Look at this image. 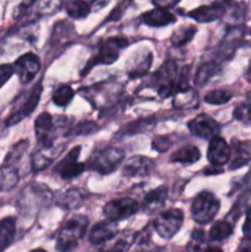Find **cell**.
<instances>
[{
  "label": "cell",
  "mask_w": 251,
  "mask_h": 252,
  "mask_svg": "<svg viewBox=\"0 0 251 252\" xmlns=\"http://www.w3.org/2000/svg\"><path fill=\"white\" fill-rule=\"evenodd\" d=\"M53 198L51 189L43 184H32L21 192L17 208L24 217H34Z\"/></svg>",
  "instance_id": "1"
},
{
  "label": "cell",
  "mask_w": 251,
  "mask_h": 252,
  "mask_svg": "<svg viewBox=\"0 0 251 252\" xmlns=\"http://www.w3.org/2000/svg\"><path fill=\"white\" fill-rule=\"evenodd\" d=\"M88 226L89 219L84 216H76L69 219L57 234L56 250L58 252L75 250L81 239L85 236Z\"/></svg>",
  "instance_id": "2"
},
{
  "label": "cell",
  "mask_w": 251,
  "mask_h": 252,
  "mask_svg": "<svg viewBox=\"0 0 251 252\" xmlns=\"http://www.w3.org/2000/svg\"><path fill=\"white\" fill-rule=\"evenodd\" d=\"M123 160H125V152L122 149L106 147L95 150L91 154L86 167L100 175H110L118 169Z\"/></svg>",
  "instance_id": "3"
},
{
  "label": "cell",
  "mask_w": 251,
  "mask_h": 252,
  "mask_svg": "<svg viewBox=\"0 0 251 252\" xmlns=\"http://www.w3.org/2000/svg\"><path fill=\"white\" fill-rule=\"evenodd\" d=\"M220 208V202L212 192L203 191L196 196L191 206L192 218L198 224H207L214 219Z\"/></svg>",
  "instance_id": "4"
},
{
  "label": "cell",
  "mask_w": 251,
  "mask_h": 252,
  "mask_svg": "<svg viewBox=\"0 0 251 252\" xmlns=\"http://www.w3.org/2000/svg\"><path fill=\"white\" fill-rule=\"evenodd\" d=\"M184 223V213L180 209L171 208L161 212L153 221L154 230L162 239H171L179 233Z\"/></svg>",
  "instance_id": "5"
},
{
  "label": "cell",
  "mask_w": 251,
  "mask_h": 252,
  "mask_svg": "<svg viewBox=\"0 0 251 252\" xmlns=\"http://www.w3.org/2000/svg\"><path fill=\"white\" fill-rule=\"evenodd\" d=\"M128 46V41L123 37H111V38L106 39L102 43V46L98 48L97 54L93 57L89 64L86 65L85 71L88 73L95 64H112L120 57L121 51L125 47Z\"/></svg>",
  "instance_id": "6"
},
{
  "label": "cell",
  "mask_w": 251,
  "mask_h": 252,
  "mask_svg": "<svg viewBox=\"0 0 251 252\" xmlns=\"http://www.w3.org/2000/svg\"><path fill=\"white\" fill-rule=\"evenodd\" d=\"M231 4H233L231 0H217L209 5H202V6L192 10L187 14V16L193 19L194 21L201 22V24H208V22L221 19L230 9Z\"/></svg>",
  "instance_id": "7"
},
{
  "label": "cell",
  "mask_w": 251,
  "mask_h": 252,
  "mask_svg": "<svg viewBox=\"0 0 251 252\" xmlns=\"http://www.w3.org/2000/svg\"><path fill=\"white\" fill-rule=\"evenodd\" d=\"M138 211H139V203L129 197L112 199L103 208L106 218L112 221L125 220V219L130 218Z\"/></svg>",
  "instance_id": "8"
},
{
  "label": "cell",
  "mask_w": 251,
  "mask_h": 252,
  "mask_svg": "<svg viewBox=\"0 0 251 252\" xmlns=\"http://www.w3.org/2000/svg\"><path fill=\"white\" fill-rule=\"evenodd\" d=\"M80 152V147L73 148V149L68 153V155L57 164V166L54 167V172H56L59 177H62V179L64 180L74 179V177L83 174L86 169V165L78 161Z\"/></svg>",
  "instance_id": "9"
},
{
  "label": "cell",
  "mask_w": 251,
  "mask_h": 252,
  "mask_svg": "<svg viewBox=\"0 0 251 252\" xmlns=\"http://www.w3.org/2000/svg\"><path fill=\"white\" fill-rule=\"evenodd\" d=\"M188 129L196 137L201 139L212 140L218 137L220 132V126L214 118L208 115H198L188 122Z\"/></svg>",
  "instance_id": "10"
},
{
  "label": "cell",
  "mask_w": 251,
  "mask_h": 252,
  "mask_svg": "<svg viewBox=\"0 0 251 252\" xmlns=\"http://www.w3.org/2000/svg\"><path fill=\"white\" fill-rule=\"evenodd\" d=\"M41 69V61L33 53H26L20 57L14 64V71L22 84H29L34 79Z\"/></svg>",
  "instance_id": "11"
},
{
  "label": "cell",
  "mask_w": 251,
  "mask_h": 252,
  "mask_svg": "<svg viewBox=\"0 0 251 252\" xmlns=\"http://www.w3.org/2000/svg\"><path fill=\"white\" fill-rule=\"evenodd\" d=\"M42 94V84L38 83L31 91H30L29 96L25 100V102L20 106V108H17L16 111L11 113L9 116L6 121L7 127H11V126L17 125V123L21 122L22 120H25L26 117H29L32 112L34 111V108L37 107L39 102V98H41Z\"/></svg>",
  "instance_id": "12"
},
{
  "label": "cell",
  "mask_w": 251,
  "mask_h": 252,
  "mask_svg": "<svg viewBox=\"0 0 251 252\" xmlns=\"http://www.w3.org/2000/svg\"><path fill=\"white\" fill-rule=\"evenodd\" d=\"M208 161L213 167H220L228 164L231 158V149L228 143L220 137H216L209 142Z\"/></svg>",
  "instance_id": "13"
},
{
  "label": "cell",
  "mask_w": 251,
  "mask_h": 252,
  "mask_svg": "<svg viewBox=\"0 0 251 252\" xmlns=\"http://www.w3.org/2000/svg\"><path fill=\"white\" fill-rule=\"evenodd\" d=\"M155 162L150 158L135 155L129 158L123 165V175L127 177H144L154 170Z\"/></svg>",
  "instance_id": "14"
},
{
  "label": "cell",
  "mask_w": 251,
  "mask_h": 252,
  "mask_svg": "<svg viewBox=\"0 0 251 252\" xmlns=\"http://www.w3.org/2000/svg\"><path fill=\"white\" fill-rule=\"evenodd\" d=\"M153 63V54L149 51H140L130 58L127 65V74L129 78H142L148 73Z\"/></svg>",
  "instance_id": "15"
},
{
  "label": "cell",
  "mask_w": 251,
  "mask_h": 252,
  "mask_svg": "<svg viewBox=\"0 0 251 252\" xmlns=\"http://www.w3.org/2000/svg\"><path fill=\"white\" fill-rule=\"evenodd\" d=\"M117 224L116 221L112 220H106L97 223L94 225V228L90 230L89 234V241L94 245H101L107 241L112 240L117 236Z\"/></svg>",
  "instance_id": "16"
},
{
  "label": "cell",
  "mask_w": 251,
  "mask_h": 252,
  "mask_svg": "<svg viewBox=\"0 0 251 252\" xmlns=\"http://www.w3.org/2000/svg\"><path fill=\"white\" fill-rule=\"evenodd\" d=\"M86 193L80 189H69L57 194L56 204L65 211H73L84 203Z\"/></svg>",
  "instance_id": "17"
},
{
  "label": "cell",
  "mask_w": 251,
  "mask_h": 252,
  "mask_svg": "<svg viewBox=\"0 0 251 252\" xmlns=\"http://www.w3.org/2000/svg\"><path fill=\"white\" fill-rule=\"evenodd\" d=\"M142 20L148 26L162 27L174 24L176 21V16L172 12H170L169 10L155 7V9L150 10V11L144 12L142 15Z\"/></svg>",
  "instance_id": "18"
},
{
  "label": "cell",
  "mask_w": 251,
  "mask_h": 252,
  "mask_svg": "<svg viewBox=\"0 0 251 252\" xmlns=\"http://www.w3.org/2000/svg\"><path fill=\"white\" fill-rule=\"evenodd\" d=\"M57 154H58V150H54V148H51V149L38 148V149H36L31 155L32 170L33 171H41V170L46 169L53 161Z\"/></svg>",
  "instance_id": "19"
},
{
  "label": "cell",
  "mask_w": 251,
  "mask_h": 252,
  "mask_svg": "<svg viewBox=\"0 0 251 252\" xmlns=\"http://www.w3.org/2000/svg\"><path fill=\"white\" fill-rule=\"evenodd\" d=\"M20 175L16 166L2 164L0 166V191H10L19 184Z\"/></svg>",
  "instance_id": "20"
},
{
  "label": "cell",
  "mask_w": 251,
  "mask_h": 252,
  "mask_svg": "<svg viewBox=\"0 0 251 252\" xmlns=\"http://www.w3.org/2000/svg\"><path fill=\"white\" fill-rule=\"evenodd\" d=\"M201 159V152L197 147L193 145H187L177 149L174 154L171 155L172 162H179L184 165H191L197 162Z\"/></svg>",
  "instance_id": "21"
},
{
  "label": "cell",
  "mask_w": 251,
  "mask_h": 252,
  "mask_svg": "<svg viewBox=\"0 0 251 252\" xmlns=\"http://www.w3.org/2000/svg\"><path fill=\"white\" fill-rule=\"evenodd\" d=\"M198 105V94L192 88L179 91L174 95V106L176 108H196Z\"/></svg>",
  "instance_id": "22"
},
{
  "label": "cell",
  "mask_w": 251,
  "mask_h": 252,
  "mask_svg": "<svg viewBox=\"0 0 251 252\" xmlns=\"http://www.w3.org/2000/svg\"><path fill=\"white\" fill-rule=\"evenodd\" d=\"M157 121L154 118H148V120H139L130 122L126 125L122 129L120 130L118 135L120 137H126V135H133L138 134V133H147L154 128Z\"/></svg>",
  "instance_id": "23"
},
{
  "label": "cell",
  "mask_w": 251,
  "mask_h": 252,
  "mask_svg": "<svg viewBox=\"0 0 251 252\" xmlns=\"http://www.w3.org/2000/svg\"><path fill=\"white\" fill-rule=\"evenodd\" d=\"M167 198V189L165 186H159L157 189H152L144 196V207L148 211H154L160 208Z\"/></svg>",
  "instance_id": "24"
},
{
  "label": "cell",
  "mask_w": 251,
  "mask_h": 252,
  "mask_svg": "<svg viewBox=\"0 0 251 252\" xmlns=\"http://www.w3.org/2000/svg\"><path fill=\"white\" fill-rule=\"evenodd\" d=\"M65 11L69 17L76 20L85 19L91 12V6L84 0H66Z\"/></svg>",
  "instance_id": "25"
},
{
  "label": "cell",
  "mask_w": 251,
  "mask_h": 252,
  "mask_svg": "<svg viewBox=\"0 0 251 252\" xmlns=\"http://www.w3.org/2000/svg\"><path fill=\"white\" fill-rule=\"evenodd\" d=\"M16 231V221L14 218H5L0 220V252L7 248L14 240Z\"/></svg>",
  "instance_id": "26"
},
{
  "label": "cell",
  "mask_w": 251,
  "mask_h": 252,
  "mask_svg": "<svg viewBox=\"0 0 251 252\" xmlns=\"http://www.w3.org/2000/svg\"><path fill=\"white\" fill-rule=\"evenodd\" d=\"M219 70V65L216 61L206 62L202 64L197 70L196 75H194V85L196 86H203L213 78Z\"/></svg>",
  "instance_id": "27"
},
{
  "label": "cell",
  "mask_w": 251,
  "mask_h": 252,
  "mask_svg": "<svg viewBox=\"0 0 251 252\" xmlns=\"http://www.w3.org/2000/svg\"><path fill=\"white\" fill-rule=\"evenodd\" d=\"M251 160V142L236 143L234 147V159L231 161V169L244 166Z\"/></svg>",
  "instance_id": "28"
},
{
  "label": "cell",
  "mask_w": 251,
  "mask_h": 252,
  "mask_svg": "<svg viewBox=\"0 0 251 252\" xmlns=\"http://www.w3.org/2000/svg\"><path fill=\"white\" fill-rule=\"evenodd\" d=\"M135 240V234L132 231L127 230L123 231L121 235L117 236L115 241L107 248L102 249V252H126L129 250L132 244Z\"/></svg>",
  "instance_id": "29"
},
{
  "label": "cell",
  "mask_w": 251,
  "mask_h": 252,
  "mask_svg": "<svg viewBox=\"0 0 251 252\" xmlns=\"http://www.w3.org/2000/svg\"><path fill=\"white\" fill-rule=\"evenodd\" d=\"M197 32V27L188 25V26H181L172 33L171 43L175 47L186 46L188 42L192 41Z\"/></svg>",
  "instance_id": "30"
},
{
  "label": "cell",
  "mask_w": 251,
  "mask_h": 252,
  "mask_svg": "<svg viewBox=\"0 0 251 252\" xmlns=\"http://www.w3.org/2000/svg\"><path fill=\"white\" fill-rule=\"evenodd\" d=\"M233 234V225L226 220L217 221L209 230V239L212 241H223Z\"/></svg>",
  "instance_id": "31"
},
{
  "label": "cell",
  "mask_w": 251,
  "mask_h": 252,
  "mask_svg": "<svg viewBox=\"0 0 251 252\" xmlns=\"http://www.w3.org/2000/svg\"><path fill=\"white\" fill-rule=\"evenodd\" d=\"M74 97V90L69 85H61L53 93V102L59 107H65L71 102Z\"/></svg>",
  "instance_id": "32"
},
{
  "label": "cell",
  "mask_w": 251,
  "mask_h": 252,
  "mask_svg": "<svg viewBox=\"0 0 251 252\" xmlns=\"http://www.w3.org/2000/svg\"><path fill=\"white\" fill-rule=\"evenodd\" d=\"M233 115L235 120L240 121L245 125H251V91L248 93L245 101L236 106Z\"/></svg>",
  "instance_id": "33"
},
{
  "label": "cell",
  "mask_w": 251,
  "mask_h": 252,
  "mask_svg": "<svg viewBox=\"0 0 251 252\" xmlns=\"http://www.w3.org/2000/svg\"><path fill=\"white\" fill-rule=\"evenodd\" d=\"M233 95L229 90H224V89H218V90H212L204 96V102L209 103V105H224V103L229 102L231 100Z\"/></svg>",
  "instance_id": "34"
},
{
  "label": "cell",
  "mask_w": 251,
  "mask_h": 252,
  "mask_svg": "<svg viewBox=\"0 0 251 252\" xmlns=\"http://www.w3.org/2000/svg\"><path fill=\"white\" fill-rule=\"evenodd\" d=\"M27 149H29V142H27V140H21V142H19L17 144H15L14 147L11 148V150L7 153L4 164L15 166V164H16L19 160H21V158L24 157V154L27 152Z\"/></svg>",
  "instance_id": "35"
},
{
  "label": "cell",
  "mask_w": 251,
  "mask_h": 252,
  "mask_svg": "<svg viewBox=\"0 0 251 252\" xmlns=\"http://www.w3.org/2000/svg\"><path fill=\"white\" fill-rule=\"evenodd\" d=\"M206 233L201 229L192 231L191 240H189L188 245H187V250L188 252H203L206 250Z\"/></svg>",
  "instance_id": "36"
},
{
  "label": "cell",
  "mask_w": 251,
  "mask_h": 252,
  "mask_svg": "<svg viewBox=\"0 0 251 252\" xmlns=\"http://www.w3.org/2000/svg\"><path fill=\"white\" fill-rule=\"evenodd\" d=\"M97 130V125L91 121H84L69 132V135H89Z\"/></svg>",
  "instance_id": "37"
},
{
  "label": "cell",
  "mask_w": 251,
  "mask_h": 252,
  "mask_svg": "<svg viewBox=\"0 0 251 252\" xmlns=\"http://www.w3.org/2000/svg\"><path fill=\"white\" fill-rule=\"evenodd\" d=\"M250 202H251V189H249L248 192H246L245 194H244L243 197H241L240 199L238 201V203L235 204V207L233 208V212H231L230 214H235V219H238L239 217H240L241 212L244 211V209H246L249 207V209L251 208L250 206Z\"/></svg>",
  "instance_id": "38"
},
{
  "label": "cell",
  "mask_w": 251,
  "mask_h": 252,
  "mask_svg": "<svg viewBox=\"0 0 251 252\" xmlns=\"http://www.w3.org/2000/svg\"><path fill=\"white\" fill-rule=\"evenodd\" d=\"M37 0H22L21 2H20L19 5H17L16 7H15L14 10V19H21L22 16H25V15L29 12V10L31 9L32 6H33L34 4H36Z\"/></svg>",
  "instance_id": "39"
},
{
  "label": "cell",
  "mask_w": 251,
  "mask_h": 252,
  "mask_svg": "<svg viewBox=\"0 0 251 252\" xmlns=\"http://www.w3.org/2000/svg\"><path fill=\"white\" fill-rule=\"evenodd\" d=\"M152 147L153 149L157 150V152L164 153L171 147V140H170L169 137H162V135L155 137L152 142Z\"/></svg>",
  "instance_id": "40"
},
{
  "label": "cell",
  "mask_w": 251,
  "mask_h": 252,
  "mask_svg": "<svg viewBox=\"0 0 251 252\" xmlns=\"http://www.w3.org/2000/svg\"><path fill=\"white\" fill-rule=\"evenodd\" d=\"M14 73V66L10 65V64H1L0 65V88L9 81V79L11 78Z\"/></svg>",
  "instance_id": "41"
},
{
  "label": "cell",
  "mask_w": 251,
  "mask_h": 252,
  "mask_svg": "<svg viewBox=\"0 0 251 252\" xmlns=\"http://www.w3.org/2000/svg\"><path fill=\"white\" fill-rule=\"evenodd\" d=\"M179 1L180 0H152V2L154 4L155 7L165 10H169L170 7H174Z\"/></svg>",
  "instance_id": "42"
},
{
  "label": "cell",
  "mask_w": 251,
  "mask_h": 252,
  "mask_svg": "<svg viewBox=\"0 0 251 252\" xmlns=\"http://www.w3.org/2000/svg\"><path fill=\"white\" fill-rule=\"evenodd\" d=\"M243 233L245 236H251V208L246 211V218L243 226Z\"/></svg>",
  "instance_id": "43"
},
{
  "label": "cell",
  "mask_w": 251,
  "mask_h": 252,
  "mask_svg": "<svg viewBox=\"0 0 251 252\" xmlns=\"http://www.w3.org/2000/svg\"><path fill=\"white\" fill-rule=\"evenodd\" d=\"M110 2V0H91L90 6L91 10H95V11H98V10L103 9L106 5Z\"/></svg>",
  "instance_id": "44"
},
{
  "label": "cell",
  "mask_w": 251,
  "mask_h": 252,
  "mask_svg": "<svg viewBox=\"0 0 251 252\" xmlns=\"http://www.w3.org/2000/svg\"><path fill=\"white\" fill-rule=\"evenodd\" d=\"M239 252H251V236H244Z\"/></svg>",
  "instance_id": "45"
},
{
  "label": "cell",
  "mask_w": 251,
  "mask_h": 252,
  "mask_svg": "<svg viewBox=\"0 0 251 252\" xmlns=\"http://www.w3.org/2000/svg\"><path fill=\"white\" fill-rule=\"evenodd\" d=\"M203 252H223L219 248H208L206 249Z\"/></svg>",
  "instance_id": "46"
},
{
  "label": "cell",
  "mask_w": 251,
  "mask_h": 252,
  "mask_svg": "<svg viewBox=\"0 0 251 252\" xmlns=\"http://www.w3.org/2000/svg\"><path fill=\"white\" fill-rule=\"evenodd\" d=\"M31 252H47V251L43 250V249H34V250H32Z\"/></svg>",
  "instance_id": "47"
},
{
  "label": "cell",
  "mask_w": 251,
  "mask_h": 252,
  "mask_svg": "<svg viewBox=\"0 0 251 252\" xmlns=\"http://www.w3.org/2000/svg\"><path fill=\"white\" fill-rule=\"evenodd\" d=\"M125 1L126 2H130V1H132V0H125Z\"/></svg>",
  "instance_id": "48"
},
{
  "label": "cell",
  "mask_w": 251,
  "mask_h": 252,
  "mask_svg": "<svg viewBox=\"0 0 251 252\" xmlns=\"http://www.w3.org/2000/svg\"><path fill=\"white\" fill-rule=\"evenodd\" d=\"M250 34H251V31H250Z\"/></svg>",
  "instance_id": "49"
}]
</instances>
